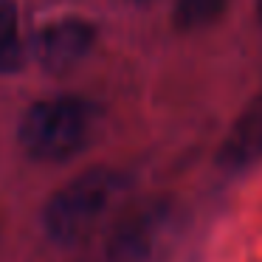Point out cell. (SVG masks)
Returning <instances> with one entry per match:
<instances>
[{"mask_svg":"<svg viewBox=\"0 0 262 262\" xmlns=\"http://www.w3.org/2000/svg\"><path fill=\"white\" fill-rule=\"evenodd\" d=\"M136 3H147V0H136Z\"/></svg>","mask_w":262,"mask_h":262,"instance_id":"obj_8","label":"cell"},{"mask_svg":"<svg viewBox=\"0 0 262 262\" xmlns=\"http://www.w3.org/2000/svg\"><path fill=\"white\" fill-rule=\"evenodd\" d=\"M181 228V206L152 198L133 209L110 234L104 262H158Z\"/></svg>","mask_w":262,"mask_h":262,"instance_id":"obj_3","label":"cell"},{"mask_svg":"<svg viewBox=\"0 0 262 262\" xmlns=\"http://www.w3.org/2000/svg\"><path fill=\"white\" fill-rule=\"evenodd\" d=\"M96 40V29L88 20L68 17L48 23L34 37V57L46 71H68L88 57Z\"/></svg>","mask_w":262,"mask_h":262,"instance_id":"obj_4","label":"cell"},{"mask_svg":"<svg viewBox=\"0 0 262 262\" xmlns=\"http://www.w3.org/2000/svg\"><path fill=\"white\" fill-rule=\"evenodd\" d=\"M234 0H175L172 23L181 31H200L214 26Z\"/></svg>","mask_w":262,"mask_h":262,"instance_id":"obj_6","label":"cell"},{"mask_svg":"<svg viewBox=\"0 0 262 262\" xmlns=\"http://www.w3.org/2000/svg\"><path fill=\"white\" fill-rule=\"evenodd\" d=\"M99 107L82 96H57L37 102L20 121V147L31 161H68L93 141Z\"/></svg>","mask_w":262,"mask_h":262,"instance_id":"obj_1","label":"cell"},{"mask_svg":"<svg viewBox=\"0 0 262 262\" xmlns=\"http://www.w3.org/2000/svg\"><path fill=\"white\" fill-rule=\"evenodd\" d=\"M124 181L116 169L93 166L76 175L71 183L48 198L42 211L46 234L59 245H74L91 234L96 220L107 211L113 198L121 192Z\"/></svg>","mask_w":262,"mask_h":262,"instance_id":"obj_2","label":"cell"},{"mask_svg":"<svg viewBox=\"0 0 262 262\" xmlns=\"http://www.w3.org/2000/svg\"><path fill=\"white\" fill-rule=\"evenodd\" d=\"M259 158H262V96L256 99V102L237 119V124L231 127L228 138L220 147L217 164H220L223 169L239 172Z\"/></svg>","mask_w":262,"mask_h":262,"instance_id":"obj_5","label":"cell"},{"mask_svg":"<svg viewBox=\"0 0 262 262\" xmlns=\"http://www.w3.org/2000/svg\"><path fill=\"white\" fill-rule=\"evenodd\" d=\"M23 59L17 37V6L14 0H0V74L17 71Z\"/></svg>","mask_w":262,"mask_h":262,"instance_id":"obj_7","label":"cell"}]
</instances>
